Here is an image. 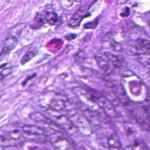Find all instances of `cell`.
Masks as SVG:
<instances>
[{
	"label": "cell",
	"instance_id": "obj_1",
	"mask_svg": "<svg viewBox=\"0 0 150 150\" xmlns=\"http://www.w3.org/2000/svg\"><path fill=\"white\" fill-rule=\"evenodd\" d=\"M18 43V38L9 35L4 40L1 50V54H6L11 52L16 46Z\"/></svg>",
	"mask_w": 150,
	"mask_h": 150
},
{
	"label": "cell",
	"instance_id": "obj_2",
	"mask_svg": "<svg viewBox=\"0 0 150 150\" xmlns=\"http://www.w3.org/2000/svg\"><path fill=\"white\" fill-rule=\"evenodd\" d=\"M84 11H81V9H79L74 14L73 17L70 20L68 23V26L71 28L77 27L80 25L81 21L85 17H87L90 15L89 13H84Z\"/></svg>",
	"mask_w": 150,
	"mask_h": 150
},
{
	"label": "cell",
	"instance_id": "obj_3",
	"mask_svg": "<svg viewBox=\"0 0 150 150\" xmlns=\"http://www.w3.org/2000/svg\"><path fill=\"white\" fill-rule=\"evenodd\" d=\"M104 56L113 66L116 67H121L124 62L123 57L121 56L114 55L109 52H105Z\"/></svg>",
	"mask_w": 150,
	"mask_h": 150
},
{
	"label": "cell",
	"instance_id": "obj_4",
	"mask_svg": "<svg viewBox=\"0 0 150 150\" xmlns=\"http://www.w3.org/2000/svg\"><path fill=\"white\" fill-rule=\"evenodd\" d=\"M94 57L98 67L101 69V70L107 74L111 73L112 69L110 64V62L107 59H103L99 56H94Z\"/></svg>",
	"mask_w": 150,
	"mask_h": 150
},
{
	"label": "cell",
	"instance_id": "obj_5",
	"mask_svg": "<svg viewBox=\"0 0 150 150\" xmlns=\"http://www.w3.org/2000/svg\"><path fill=\"white\" fill-rule=\"evenodd\" d=\"M43 15L45 18L46 19V22L50 25H54L57 22L58 19L57 14L54 11H45L43 12Z\"/></svg>",
	"mask_w": 150,
	"mask_h": 150
},
{
	"label": "cell",
	"instance_id": "obj_6",
	"mask_svg": "<svg viewBox=\"0 0 150 150\" xmlns=\"http://www.w3.org/2000/svg\"><path fill=\"white\" fill-rule=\"evenodd\" d=\"M46 22V21L45 18L43 13V12L37 13L36 15L34 18V25H32L33 26H32L31 28L32 29L35 28V29H38L40 26H42V25H43Z\"/></svg>",
	"mask_w": 150,
	"mask_h": 150
},
{
	"label": "cell",
	"instance_id": "obj_7",
	"mask_svg": "<svg viewBox=\"0 0 150 150\" xmlns=\"http://www.w3.org/2000/svg\"><path fill=\"white\" fill-rule=\"evenodd\" d=\"M25 25L23 23L19 24L18 25H16L12 27L9 31V35L15 36L18 38L20 36V35L22 32V30H23V29L25 28Z\"/></svg>",
	"mask_w": 150,
	"mask_h": 150
},
{
	"label": "cell",
	"instance_id": "obj_8",
	"mask_svg": "<svg viewBox=\"0 0 150 150\" xmlns=\"http://www.w3.org/2000/svg\"><path fill=\"white\" fill-rule=\"evenodd\" d=\"M36 53H37V50L35 49H30L28 50L25 53V54L23 56V57L21 60V64H25L28 62L30 61L32 59H33V57L35 56V55L36 54Z\"/></svg>",
	"mask_w": 150,
	"mask_h": 150
},
{
	"label": "cell",
	"instance_id": "obj_9",
	"mask_svg": "<svg viewBox=\"0 0 150 150\" xmlns=\"http://www.w3.org/2000/svg\"><path fill=\"white\" fill-rule=\"evenodd\" d=\"M98 22H99V18L98 17H97L93 21L85 23L83 26V28L84 29H96L98 24Z\"/></svg>",
	"mask_w": 150,
	"mask_h": 150
},
{
	"label": "cell",
	"instance_id": "obj_10",
	"mask_svg": "<svg viewBox=\"0 0 150 150\" xmlns=\"http://www.w3.org/2000/svg\"><path fill=\"white\" fill-rule=\"evenodd\" d=\"M111 46L112 47V49L115 51V52H121L122 51V46L120 44L117 43V42H112V43H111Z\"/></svg>",
	"mask_w": 150,
	"mask_h": 150
},
{
	"label": "cell",
	"instance_id": "obj_11",
	"mask_svg": "<svg viewBox=\"0 0 150 150\" xmlns=\"http://www.w3.org/2000/svg\"><path fill=\"white\" fill-rule=\"evenodd\" d=\"M76 37H77V35H76V34H73V33L69 34V35H67L64 36V38H65L67 40H73V39H74L75 38H76Z\"/></svg>",
	"mask_w": 150,
	"mask_h": 150
},
{
	"label": "cell",
	"instance_id": "obj_12",
	"mask_svg": "<svg viewBox=\"0 0 150 150\" xmlns=\"http://www.w3.org/2000/svg\"><path fill=\"white\" fill-rule=\"evenodd\" d=\"M129 14V9L128 8H126L125 9V11L123 12H122L120 14V15L122 17H125V16H127Z\"/></svg>",
	"mask_w": 150,
	"mask_h": 150
},
{
	"label": "cell",
	"instance_id": "obj_13",
	"mask_svg": "<svg viewBox=\"0 0 150 150\" xmlns=\"http://www.w3.org/2000/svg\"><path fill=\"white\" fill-rule=\"evenodd\" d=\"M36 76V74L35 73V74H32V75H30V76H28L27 77V78L26 79V80L24 81V82L22 83V84H25L28 80H30V79H32V78H33L35 76Z\"/></svg>",
	"mask_w": 150,
	"mask_h": 150
},
{
	"label": "cell",
	"instance_id": "obj_14",
	"mask_svg": "<svg viewBox=\"0 0 150 150\" xmlns=\"http://www.w3.org/2000/svg\"><path fill=\"white\" fill-rule=\"evenodd\" d=\"M128 0H117L116 1V4L119 5V4H124L126 3Z\"/></svg>",
	"mask_w": 150,
	"mask_h": 150
},
{
	"label": "cell",
	"instance_id": "obj_15",
	"mask_svg": "<svg viewBox=\"0 0 150 150\" xmlns=\"http://www.w3.org/2000/svg\"><path fill=\"white\" fill-rule=\"evenodd\" d=\"M74 1H76V2H81V0H74Z\"/></svg>",
	"mask_w": 150,
	"mask_h": 150
},
{
	"label": "cell",
	"instance_id": "obj_16",
	"mask_svg": "<svg viewBox=\"0 0 150 150\" xmlns=\"http://www.w3.org/2000/svg\"><path fill=\"white\" fill-rule=\"evenodd\" d=\"M108 1H112V0H108Z\"/></svg>",
	"mask_w": 150,
	"mask_h": 150
},
{
	"label": "cell",
	"instance_id": "obj_17",
	"mask_svg": "<svg viewBox=\"0 0 150 150\" xmlns=\"http://www.w3.org/2000/svg\"><path fill=\"white\" fill-rule=\"evenodd\" d=\"M81 150H85V149H81Z\"/></svg>",
	"mask_w": 150,
	"mask_h": 150
}]
</instances>
